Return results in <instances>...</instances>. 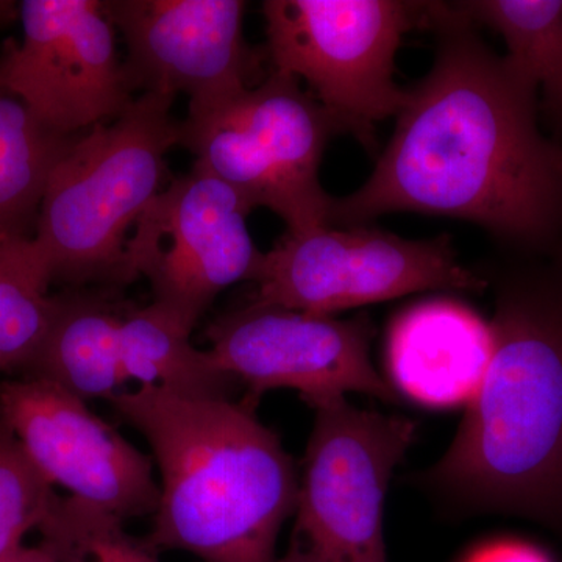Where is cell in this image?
<instances>
[{
  "label": "cell",
  "instance_id": "1",
  "mask_svg": "<svg viewBox=\"0 0 562 562\" xmlns=\"http://www.w3.org/2000/svg\"><path fill=\"white\" fill-rule=\"evenodd\" d=\"M475 27L438 2L430 72L406 90L371 177L333 198L328 225L408 211L472 222L528 257L562 254V147L542 132L539 88Z\"/></svg>",
  "mask_w": 562,
  "mask_h": 562
},
{
  "label": "cell",
  "instance_id": "2",
  "mask_svg": "<svg viewBox=\"0 0 562 562\" xmlns=\"http://www.w3.org/2000/svg\"><path fill=\"white\" fill-rule=\"evenodd\" d=\"M480 273L494 292L490 366L422 483L454 508L562 531V254Z\"/></svg>",
  "mask_w": 562,
  "mask_h": 562
},
{
  "label": "cell",
  "instance_id": "3",
  "mask_svg": "<svg viewBox=\"0 0 562 562\" xmlns=\"http://www.w3.org/2000/svg\"><path fill=\"white\" fill-rule=\"evenodd\" d=\"M149 442L160 502L143 541L151 552L202 562H277L284 520L295 513L299 476L258 402L192 397L157 386L109 401Z\"/></svg>",
  "mask_w": 562,
  "mask_h": 562
},
{
  "label": "cell",
  "instance_id": "4",
  "mask_svg": "<svg viewBox=\"0 0 562 562\" xmlns=\"http://www.w3.org/2000/svg\"><path fill=\"white\" fill-rule=\"evenodd\" d=\"M173 101L143 92L117 120L77 135L58 162L33 235L52 284L113 291L133 283L128 239L165 190L166 155L179 144Z\"/></svg>",
  "mask_w": 562,
  "mask_h": 562
},
{
  "label": "cell",
  "instance_id": "5",
  "mask_svg": "<svg viewBox=\"0 0 562 562\" xmlns=\"http://www.w3.org/2000/svg\"><path fill=\"white\" fill-rule=\"evenodd\" d=\"M339 131L327 110L295 77L272 70L249 90L192 103L180 121L179 144L195 168L241 195L251 211L269 209L288 233L327 227L333 198L319 169Z\"/></svg>",
  "mask_w": 562,
  "mask_h": 562
},
{
  "label": "cell",
  "instance_id": "6",
  "mask_svg": "<svg viewBox=\"0 0 562 562\" xmlns=\"http://www.w3.org/2000/svg\"><path fill=\"white\" fill-rule=\"evenodd\" d=\"M436 2L266 0L272 70L305 80L339 131L375 146V127L397 116L406 90L395 83V55L414 29L430 31Z\"/></svg>",
  "mask_w": 562,
  "mask_h": 562
},
{
  "label": "cell",
  "instance_id": "7",
  "mask_svg": "<svg viewBox=\"0 0 562 562\" xmlns=\"http://www.w3.org/2000/svg\"><path fill=\"white\" fill-rule=\"evenodd\" d=\"M314 412L290 546L277 562H387L384 498L416 424L362 412L346 397Z\"/></svg>",
  "mask_w": 562,
  "mask_h": 562
},
{
  "label": "cell",
  "instance_id": "8",
  "mask_svg": "<svg viewBox=\"0 0 562 562\" xmlns=\"http://www.w3.org/2000/svg\"><path fill=\"white\" fill-rule=\"evenodd\" d=\"M254 283L251 302L317 316L414 292L487 290L449 236L406 239L369 225L286 233L266 251Z\"/></svg>",
  "mask_w": 562,
  "mask_h": 562
},
{
  "label": "cell",
  "instance_id": "9",
  "mask_svg": "<svg viewBox=\"0 0 562 562\" xmlns=\"http://www.w3.org/2000/svg\"><path fill=\"white\" fill-rule=\"evenodd\" d=\"M241 195L192 166L140 214L127 244L132 280H149L151 305L192 333L222 291L257 280L265 254Z\"/></svg>",
  "mask_w": 562,
  "mask_h": 562
},
{
  "label": "cell",
  "instance_id": "10",
  "mask_svg": "<svg viewBox=\"0 0 562 562\" xmlns=\"http://www.w3.org/2000/svg\"><path fill=\"white\" fill-rule=\"evenodd\" d=\"M21 43L0 49V83L44 124L79 135L135 102L103 0H24Z\"/></svg>",
  "mask_w": 562,
  "mask_h": 562
},
{
  "label": "cell",
  "instance_id": "11",
  "mask_svg": "<svg viewBox=\"0 0 562 562\" xmlns=\"http://www.w3.org/2000/svg\"><path fill=\"white\" fill-rule=\"evenodd\" d=\"M373 331L364 313L336 319L250 301L217 317L206 338L222 369L247 387L251 401L288 387L312 408L349 391L398 403V392L373 368Z\"/></svg>",
  "mask_w": 562,
  "mask_h": 562
},
{
  "label": "cell",
  "instance_id": "12",
  "mask_svg": "<svg viewBox=\"0 0 562 562\" xmlns=\"http://www.w3.org/2000/svg\"><path fill=\"white\" fill-rule=\"evenodd\" d=\"M0 417L52 484L121 520L154 516V464L76 395L29 376L0 380Z\"/></svg>",
  "mask_w": 562,
  "mask_h": 562
},
{
  "label": "cell",
  "instance_id": "13",
  "mask_svg": "<svg viewBox=\"0 0 562 562\" xmlns=\"http://www.w3.org/2000/svg\"><path fill=\"white\" fill-rule=\"evenodd\" d=\"M124 36L133 88L192 103L254 88L260 55L244 38L243 0H103Z\"/></svg>",
  "mask_w": 562,
  "mask_h": 562
},
{
  "label": "cell",
  "instance_id": "14",
  "mask_svg": "<svg viewBox=\"0 0 562 562\" xmlns=\"http://www.w3.org/2000/svg\"><path fill=\"white\" fill-rule=\"evenodd\" d=\"M491 355L490 322L446 299L405 310L387 333L390 383L428 408L468 406L482 386Z\"/></svg>",
  "mask_w": 562,
  "mask_h": 562
},
{
  "label": "cell",
  "instance_id": "15",
  "mask_svg": "<svg viewBox=\"0 0 562 562\" xmlns=\"http://www.w3.org/2000/svg\"><path fill=\"white\" fill-rule=\"evenodd\" d=\"M109 290H66L55 294L49 328L21 376L44 380L80 401L122 391L121 319L124 310Z\"/></svg>",
  "mask_w": 562,
  "mask_h": 562
},
{
  "label": "cell",
  "instance_id": "16",
  "mask_svg": "<svg viewBox=\"0 0 562 562\" xmlns=\"http://www.w3.org/2000/svg\"><path fill=\"white\" fill-rule=\"evenodd\" d=\"M183 330L155 305L128 308L121 319L125 382L157 386L192 397H235L241 386L211 350L192 346Z\"/></svg>",
  "mask_w": 562,
  "mask_h": 562
},
{
  "label": "cell",
  "instance_id": "17",
  "mask_svg": "<svg viewBox=\"0 0 562 562\" xmlns=\"http://www.w3.org/2000/svg\"><path fill=\"white\" fill-rule=\"evenodd\" d=\"M80 135V133H79ZM77 135H63L0 83V233L33 238L44 192Z\"/></svg>",
  "mask_w": 562,
  "mask_h": 562
},
{
  "label": "cell",
  "instance_id": "18",
  "mask_svg": "<svg viewBox=\"0 0 562 562\" xmlns=\"http://www.w3.org/2000/svg\"><path fill=\"white\" fill-rule=\"evenodd\" d=\"M52 280L33 238L0 233V380L21 376L55 308Z\"/></svg>",
  "mask_w": 562,
  "mask_h": 562
},
{
  "label": "cell",
  "instance_id": "19",
  "mask_svg": "<svg viewBox=\"0 0 562 562\" xmlns=\"http://www.w3.org/2000/svg\"><path fill=\"white\" fill-rule=\"evenodd\" d=\"M475 25L501 33L506 60L541 90L562 47V0H469L454 2Z\"/></svg>",
  "mask_w": 562,
  "mask_h": 562
},
{
  "label": "cell",
  "instance_id": "20",
  "mask_svg": "<svg viewBox=\"0 0 562 562\" xmlns=\"http://www.w3.org/2000/svg\"><path fill=\"white\" fill-rule=\"evenodd\" d=\"M38 531L61 562H160L124 520L77 498L58 497Z\"/></svg>",
  "mask_w": 562,
  "mask_h": 562
},
{
  "label": "cell",
  "instance_id": "21",
  "mask_svg": "<svg viewBox=\"0 0 562 562\" xmlns=\"http://www.w3.org/2000/svg\"><path fill=\"white\" fill-rule=\"evenodd\" d=\"M60 495L0 417V558L24 546Z\"/></svg>",
  "mask_w": 562,
  "mask_h": 562
},
{
  "label": "cell",
  "instance_id": "22",
  "mask_svg": "<svg viewBox=\"0 0 562 562\" xmlns=\"http://www.w3.org/2000/svg\"><path fill=\"white\" fill-rule=\"evenodd\" d=\"M539 114L550 131V138L562 147V47L552 74L539 90Z\"/></svg>",
  "mask_w": 562,
  "mask_h": 562
},
{
  "label": "cell",
  "instance_id": "23",
  "mask_svg": "<svg viewBox=\"0 0 562 562\" xmlns=\"http://www.w3.org/2000/svg\"><path fill=\"white\" fill-rule=\"evenodd\" d=\"M468 562H550V560L541 550L528 543L498 542L484 547Z\"/></svg>",
  "mask_w": 562,
  "mask_h": 562
},
{
  "label": "cell",
  "instance_id": "24",
  "mask_svg": "<svg viewBox=\"0 0 562 562\" xmlns=\"http://www.w3.org/2000/svg\"><path fill=\"white\" fill-rule=\"evenodd\" d=\"M0 562H61L46 543L36 547L22 546L20 549L0 558Z\"/></svg>",
  "mask_w": 562,
  "mask_h": 562
},
{
  "label": "cell",
  "instance_id": "25",
  "mask_svg": "<svg viewBox=\"0 0 562 562\" xmlns=\"http://www.w3.org/2000/svg\"><path fill=\"white\" fill-rule=\"evenodd\" d=\"M20 18V3L0 0V31Z\"/></svg>",
  "mask_w": 562,
  "mask_h": 562
}]
</instances>
